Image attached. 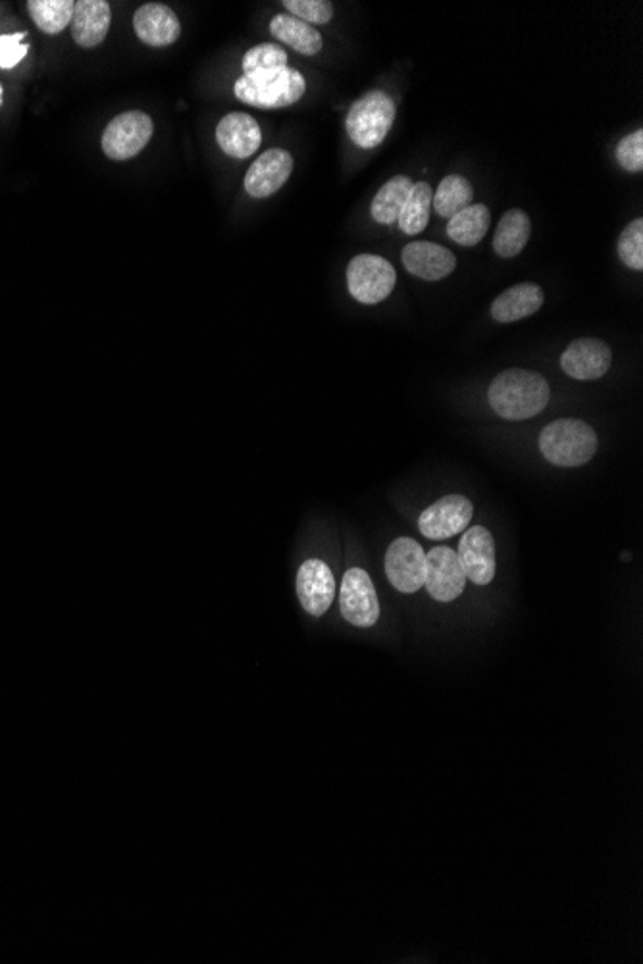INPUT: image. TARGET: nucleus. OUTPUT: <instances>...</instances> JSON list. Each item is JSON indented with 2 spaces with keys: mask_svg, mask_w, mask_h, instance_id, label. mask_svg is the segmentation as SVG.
I'll return each instance as SVG.
<instances>
[{
  "mask_svg": "<svg viewBox=\"0 0 643 964\" xmlns=\"http://www.w3.org/2000/svg\"><path fill=\"white\" fill-rule=\"evenodd\" d=\"M458 560L466 579L476 586H487L495 576V541L489 529L482 526L466 529L458 544Z\"/></svg>",
  "mask_w": 643,
  "mask_h": 964,
  "instance_id": "nucleus-12",
  "label": "nucleus"
},
{
  "mask_svg": "<svg viewBox=\"0 0 643 964\" xmlns=\"http://www.w3.org/2000/svg\"><path fill=\"white\" fill-rule=\"evenodd\" d=\"M307 81L294 68H281L276 72L253 73L236 81L234 93L237 99L257 108H284L295 105L305 95Z\"/></svg>",
  "mask_w": 643,
  "mask_h": 964,
  "instance_id": "nucleus-3",
  "label": "nucleus"
},
{
  "mask_svg": "<svg viewBox=\"0 0 643 964\" xmlns=\"http://www.w3.org/2000/svg\"><path fill=\"white\" fill-rule=\"evenodd\" d=\"M600 441L594 428L586 421L565 418L551 421L540 434V450L551 465L563 468H576L586 465L595 453Z\"/></svg>",
  "mask_w": 643,
  "mask_h": 964,
  "instance_id": "nucleus-2",
  "label": "nucleus"
},
{
  "mask_svg": "<svg viewBox=\"0 0 643 964\" xmlns=\"http://www.w3.org/2000/svg\"><path fill=\"white\" fill-rule=\"evenodd\" d=\"M300 607L310 616H324L336 599V578L324 560H305L297 572Z\"/></svg>",
  "mask_w": 643,
  "mask_h": 964,
  "instance_id": "nucleus-11",
  "label": "nucleus"
},
{
  "mask_svg": "<svg viewBox=\"0 0 643 964\" xmlns=\"http://www.w3.org/2000/svg\"><path fill=\"white\" fill-rule=\"evenodd\" d=\"M551 399L547 379L537 371H501L489 387V405L505 420H528L540 415Z\"/></svg>",
  "mask_w": 643,
  "mask_h": 964,
  "instance_id": "nucleus-1",
  "label": "nucleus"
},
{
  "mask_svg": "<svg viewBox=\"0 0 643 964\" xmlns=\"http://www.w3.org/2000/svg\"><path fill=\"white\" fill-rule=\"evenodd\" d=\"M386 576L400 594H416L426 578V553L410 537H399L386 553Z\"/></svg>",
  "mask_w": 643,
  "mask_h": 964,
  "instance_id": "nucleus-8",
  "label": "nucleus"
},
{
  "mask_svg": "<svg viewBox=\"0 0 643 964\" xmlns=\"http://www.w3.org/2000/svg\"><path fill=\"white\" fill-rule=\"evenodd\" d=\"M112 10L105 0H79L73 7L72 37L83 49H93L105 41L110 29Z\"/></svg>",
  "mask_w": 643,
  "mask_h": 964,
  "instance_id": "nucleus-18",
  "label": "nucleus"
},
{
  "mask_svg": "<svg viewBox=\"0 0 643 964\" xmlns=\"http://www.w3.org/2000/svg\"><path fill=\"white\" fill-rule=\"evenodd\" d=\"M530 233H532V223L530 216L521 210L513 208L501 218L497 223L494 237V250L501 258H513L521 255L524 247L528 245Z\"/></svg>",
  "mask_w": 643,
  "mask_h": 964,
  "instance_id": "nucleus-20",
  "label": "nucleus"
},
{
  "mask_svg": "<svg viewBox=\"0 0 643 964\" xmlns=\"http://www.w3.org/2000/svg\"><path fill=\"white\" fill-rule=\"evenodd\" d=\"M616 162L626 170V172H642L643 170V131L636 129L634 133L624 137L621 143L616 145Z\"/></svg>",
  "mask_w": 643,
  "mask_h": 964,
  "instance_id": "nucleus-30",
  "label": "nucleus"
},
{
  "mask_svg": "<svg viewBox=\"0 0 643 964\" xmlns=\"http://www.w3.org/2000/svg\"><path fill=\"white\" fill-rule=\"evenodd\" d=\"M294 172V157L284 149H270L253 162L245 176V191L255 199H266L279 191Z\"/></svg>",
  "mask_w": 643,
  "mask_h": 964,
  "instance_id": "nucleus-14",
  "label": "nucleus"
},
{
  "mask_svg": "<svg viewBox=\"0 0 643 964\" xmlns=\"http://www.w3.org/2000/svg\"><path fill=\"white\" fill-rule=\"evenodd\" d=\"M339 607L345 620L357 628H370L379 618V600L370 576L363 568H350L339 592Z\"/></svg>",
  "mask_w": 643,
  "mask_h": 964,
  "instance_id": "nucleus-7",
  "label": "nucleus"
},
{
  "mask_svg": "<svg viewBox=\"0 0 643 964\" xmlns=\"http://www.w3.org/2000/svg\"><path fill=\"white\" fill-rule=\"evenodd\" d=\"M23 33L14 36H0V68L12 70L28 57L29 47L23 44Z\"/></svg>",
  "mask_w": 643,
  "mask_h": 964,
  "instance_id": "nucleus-31",
  "label": "nucleus"
},
{
  "mask_svg": "<svg viewBox=\"0 0 643 964\" xmlns=\"http://www.w3.org/2000/svg\"><path fill=\"white\" fill-rule=\"evenodd\" d=\"M472 199H474V189L468 183V179L453 173L442 179L432 199V207L436 208L437 215L453 218L463 208L471 207Z\"/></svg>",
  "mask_w": 643,
  "mask_h": 964,
  "instance_id": "nucleus-26",
  "label": "nucleus"
},
{
  "mask_svg": "<svg viewBox=\"0 0 643 964\" xmlns=\"http://www.w3.org/2000/svg\"><path fill=\"white\" fill-rule=\"evenodd\" d=\"M284 7L300 22L328 23L334 18V4L328 0H284Z\"/></svg>",
  "mask_w": 643,
  "mask_h": 964,
  "instance_id": "nucleus-29",
  "label": "nucleus"
},
{
  "mask_svg": "<svg viewBox=\"0 0 643 964\" xmlns=\"http://www.w3.org/2000/svg\"><path fill=\"white\" fill-rule=\"evenodd\" d=\"M2 95H4V89L0 86V107H2Z\"/></svg>",
  "mask_w": 643,
  "mask_h": 964,
  "instance_id": "nucleus-32",
  "label": "nucleus"
},
{
  "mask_svg": "<svg viewBox=\"0 0 643 964\" xmlns=\"http://www.w3.org/2000/svg\"><path fill=\"white\" fill-rule=\"evenodd\" d=\"M155 133L149 115L133 110L116 116L102 133V150L112 160H129L147 147Z\"/></svg>",
  "mask_w": 643,
  "mask_h": 964,
  "instance_id": "nucleus-6",
  "label": "nucleus"
},
{
  "mask_svg": "<svg viewBox=\"0 0 643 964\" xmlns=\"http://www.w3.org/2000/svg\"><path fill=\"white\" fill-rule=\"evenodd\" d=\"M397 284L394 266L378 255H358L347 268V287L353 299L363 305L386 300Z\"/></svg>",
  "mask_w": 643,
  "mask_h": 964,
  "instance_id": "nucleus-5",
  "label": "nucleus"
},
{
  "mask_svg": "<svg viewBox=\"0 0 643 964\" xmlns=\"http://www.w3.org/2000/svg\"><path fill=\"white\" fill-rule=\"evenodd\" d=\"M492 226V212L486 205H471L449 218L447 237L463 247H474L486 237Z\"/></svg>",
  "mask_w": 643,
  "mask_h": 964,
  "instance_id": "nucleus-21",
  "label": "nucleus"
},
{
  "mask_svg": "<svg viewBox=\"0 0 643 964\" xmlns=\"http://www.w3.org/2000/svg\"><path fill=\"white\" fill-rule=\"evenodd\" d=\"M432 187L426 181H418L410 189L407 202L400 210L399 228L407 236H418L422 233L429 222V212H432Z\"/></svg>",
  "mask_w": 643,
  "mask_h": 964,
  "instance_id": "nucleus-25",
  "label": "nucleus"
},
{
  "mask_svg": "<svg viewBox=\"0 0 643 964\" xmlns=\"http://www.w3.org/2000/svg\"><path fill=\"white\" fill-rule=\"evenodd\" d=\"M73 0H29L28 12L47 36L62 33L73 18Z\"/></svg>",
  "mask_w": 643,
  "mask_h": 964,
  "instance_id": "nucleus-24",
  "label": "nucleus"
},
{
  "mask_svg": "<svg viewBox=\"0 0 643 964\" xmlns=\"http://www.w3.org/2000/svg\"><path fill=\"white\" fill-rule=\"evenodd\" d=\"M472 516H474V505L471 500L463 495H447L422 513L418 518V529L422 536L442 541L468 528Z\"/></svg>",
  "mask_w": 643,
  "mask_h": 964,
  "instance_id": "nucleus-9",
  "label": "nucleus"
},
{
  "mask_svg": "<svg viewBox=\"0 0 643 964\" xmlns=\"http://www.w3.org/2000/svg\"><path fill=\"white\" fill-rule=\"evenodd\" d=\"M395 102L384 91H370L350 107L345 128L360 149H376L394 126Z\"/></svg>",
  "mask_w": 643,
  "mask_h": 964,
  "instance_id": "nucleus-4",
  "label": "nucleus"
},
{
  "mask_svg": "<svg viewBox=\"0 0 643 964\" xmlns=\"http://www.w3.org/2000/svg\"><path fill=\"white\" fill-rule=\"evenodd\" d=\"M216 141L228 157L244 160L257 152L263 143V131L253 116L231 112L218 123Z\"/></svg>",
  "mask_w": 643,
  "mask_h": 964,
  "instance_id": "nucleus-16",
  "label": "nucleus"
},
{
  "mask_svg": "<svg viewBox=\"0 0 643 964\" xmlns=\"http://www.w3.org/2000/svg\"><path fill=\"white\" fill-rule=\"evenodd\" d=\"M270 33L281 43L289 44L291 49L307 57H315L324 44L320 33L313 26L300 22L291 14L276 16L270 22Z\"/></svg>",
  "mask_w": 643,
  "mask_h": 964,
  "instance_id": "nucleus-22",
  "label": "nucleus"
},
{
  "mask_svg": "<svg viewBox=\"0 0 643 964\" xmlns=\"http://www.w3.org/2000/svg\"><path fill=\"white\" fill-rule=\"evenodd\" d=\"M542 307H544L542 287L526 281V284H518V286L507 289L505 294H501L492 305V316L501 324H513V321L536 315Z\"/></svg>",
  "mask_w": 643,
  "mask_h": 964,
  "instance_id": "nucleus-19",
  "label": "nucleus"
},
{
  "mask_svg": "<svg viewBox=\"0 0 643 964\" xmlns=\"http://www.w3.org/2000/svg\"><path fill=\"white\" fill-rule=\"evenodd\" d=\"M281 68H287V52L278 44H257L244 57L245 76L276 72Z\"/></svg>",
  "mask_w": 643,
  "mask_h": 964,
  "instance_id": "nucleus-27",
  "label": "nucleus"
},
{
  "mask_svg": "<svg viewBox=\"0 0 643 964\" xmlns=\"http://www.w3.org/2000/svg\"><path fill=\"white\" fill-rule=\"evenodd\" d=\"M400 258L408 274L426 281H439L457 268V258L449 249L429 241L408 244Z\"/></svg>",
  "mask_w": 643,
  "mask_h": 964,
  "instance_id": "nucleus-15",
  "label": "nucleus"
},
{
  "mask_svg": "<svg viewBox=\"0 0 643 964\" xmlns=\"http://www.w3.org/2000/svg\"><path fill=\"white\" fill-rule=\"evenodd\" d=\"M133 29L137 37L149 47H168L178 41L181 33L178 16L172 8L149 2L137 10L133 16Z\"/></svg>",
  "mask_w": 643,
  "mask_h": 964,
  "instance_id": "nucleus-17",
  "label": "nucleus"
},
{
  "mask_svg": "<svg viewBox=\"0 0 643 964\" xmlns=\"http://www.w3.org/2000/svg\"><path fill=\"white\" fill-rule=\"evenodd\" d=\"M619 257L622 262L642 272L643 270V220L637 218L634 222H630L619 239Z\"/></svg>",
  "mask_w": 643,
  "mask_h": 964,
  "instance_id": "nucleus-28",
  "label": "nucleus"
},
{
  "mask_svg": "<svg viewBox=\"0 0 643 964\" xmlns=\"http://www.w3.org/2000/svg\"><path fill=\"white\" fill-rule=\"evenodd\" d=\"M611 365H613L611 347L605 341L592 337L572 341L561 357V368L566 376L582 381L603 378Z\"/></svg>",
  "mask_w": 643,
  "mask_h": 964,
  "instance_id": "nucleus-13",
  "label": "nucleus"
},
{
  "mask_svg": "<svg viewBox=\"0 0 643 964\" xmlns=\"http://www.w3.org/2000/svg\"><path fill=\"white\" fill-rule=\"evenodd\" d=\"M413 186L415 183L408 176H395L394 179H389L372 200V218L384 226L397 222Z\"/></svg>",
  "mask_w": 643,
  "mask_h": 964,
  "instance_id": "nucleus-23",
  "label": "nucleus"
},
{
  "mask_svg": "<svg viewBox=\"0 0 643 964\" xmlns=\"http://www.w3.org/2000/svg\"><path fill=\"white\" fill-rule=\"evenodd\" d=\"M466 576L457 550L449 547H436L426 555V578L424 587L428 589L432 599L439 603H451L465 592Z\"/></svg>",
  "mask_w": 643,
  "mask_h": 964,
  "instance_id": "nucleus-10",
  "label": "nucleus"
}]
</instances>
